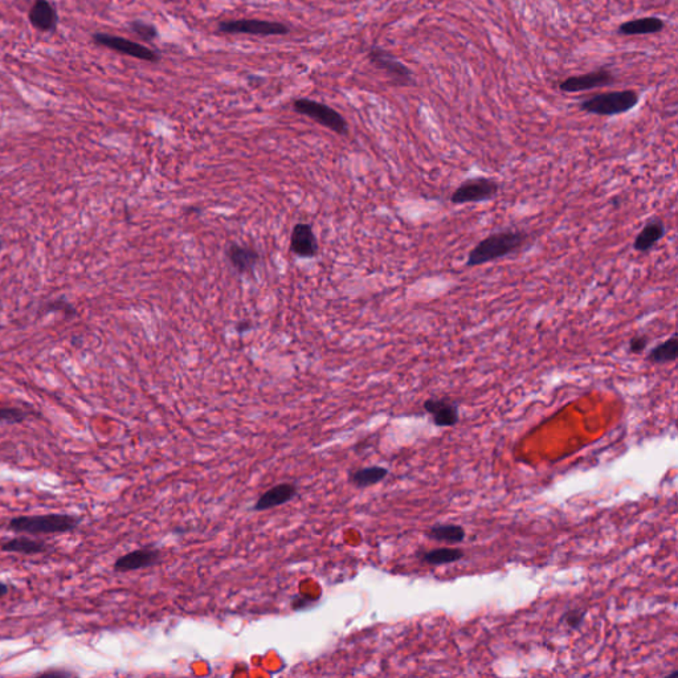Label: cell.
Masks as SVG:
<instances>
[{
    "mask_svg": "<svg viewBox=\"0 0 678 678\" xmlns=\"http://www.w3.org/2000/svg\"><path fill=\"white\" fill-rule=\"evenodd\" d=\"M225 255L229 265L239 274H248L253 272L260 261V255L257 250L236 243L229 244L227 247Z\"/></svg>",
    "mask_w": 678,
    "mask_h": 678,
    "instance_id": "9a60e30c",
    "label": "cell"
},
{
    "mask_svg": "<svg viewBox=\"0 0 678 678\" xmlns=\"http://www.w3.org/2000/svg\"><path fill=\"white\" fill-rule=\"evenodd\" d=\"M418 558L425 564L444 566L461 561L464 558V551L460 548H433L430 551H420Z\"/></svg>",
    "mask_w": 678,
    "mask_h": 678,
    "instance_id": "44dd1931",
    "label": "cell"
},
{
    "mask_svg": "<svg viewBox=\"0 0 678 678\" xmlns=\"http://www.w3.org/2000/svg\"><path fill=\"white\" fill-rule=\"evenodd\" d=\"M640 101V94L635 91H613L599 93L579 104L580 110L588 114L613 117L635 109Z\"/></svg>",
    "mask_w": 678,
    "mask_h": 678,
    "instance_id": "3957f363",
    "label": "cell"
},
{
    "mask_svg": "<svg viewBox=\"0 0 678 678\" xmlns=\"http://www.w3.org/2000/svg\"><path fill=\"white\" fill-rule=\"evenodd\" d=\"M585 617H586V612H583L582 610H571L564 613L563 623L571 629H579L585 622Z\"/></svg>",
    "mask_w": 678,
    "mask_h": 678,
    "instance_id": "484cf974",
    "label": "cell"
},
{
    "mask_svg": "<svg viewBox=\"0 0 678 678\" xmlns=\"http://www.w3.org/2000/svg\"><path fill=\"white\" fill-rule=\"evenodd\" d=\"M529 234L521 229H504L483 237L470 249L465 265L468 268L483 266L486 264L508 257L526 246Z\"/></svg>",
    "mask_w": 678,
    "mask_h": 678,
    "instance_id": "6da1fadb",
    "label": "cell"
},
{
    "mask_svg": "<svg viewBox=\"0 0 678 678\" xmlns=\"http://www.w3.org/2000/svg\"><path fill=\"white\" fill-rule=\"evenodd\" d=\"M93 40L97 45H101V47L109 48L112 51L130 56V57L138 59V60H144V61H149V63H158L160 60L159 53L156 52L154 50L146 47L144 44L134 43L131 40L125 39V38H121V36L98 32V33L93 35Z\"/></svg>",
    "mask_w": 678,
    "mask_h": 678,
    "instance_id": "ba28073f",
    "label": "cell"
},
{
    "mask_svg": "<svg viewBox=\"0 0 678 678\" xmlns=\"http://www.w3.org/2000/svg\"><path fill=\"white\" fill-rule=\"evenodd\" d=\"M613 81L615 77L612 72L607 68H600L598 70H592L586 75L571 76L568 79L563 80L559 84V89L564 93H580L608 86L613 84Z\"/></svg>",
    "mask_w": 678,
    "mask_h": 678,
    "instance_id": "30bf717a",
    "label": "cell"
},
{
    "mask_svg": "<svg viewBox=\"0 0 678 678\" xmlns=\"http://www.w3.org/2000/svg\"><path fill=\"white\" fill-rule=\"evenodd\" d=\"M162 561V551L153 546L137 548L122 557H119L114 562V571L116 573H131L157 566Z\"/></svg>",
    "mask_w": 678,
    "mask_h": 678,
    "instance_id": "9c48e42d",
    "label": "cell"
},
{
    "mask_svg": "<svg viewBox=\"0 0 678 678\" xmlns=\"http://www.w3.org/2000/svg\"><path fill=\"white\" fill-rule=\"evenodd\" d=\"M665 28V23L656 16L639 17L623 23L619 27L617 32L624 36H640V35H653L658 33Z\"/></svg>",
    "mask_w": 678,
    "mask_h": 678,
    "instance_id": "ac0fdd59",
    "label": "cell"
},
{
    "mask_svg": "<svg viewBox=\"0 0 678 678\" xmlns=\"http://www.w3.org/2000/svg\"><path fill=\"white\" fill-rule=\"evenodd\" d=\"M28 17L29 23L41 32H52L59 23L57 11L48 0H35Z\"/></svg>",
    "mask_w": 678,
    "mask_h": 678,
    "instance_id": "2e32d148",
    "label": "cell"
},
{
    "mask_svg": "<svg viewBox=\"0 0 678 678\" xmlns=\"http://www.w3.org/2000/svg\"><path fill=\"white\" fill-rule=\"evenodd\" d=\"M249 324H250V322H240V324H239V326H237V330H239L240 333H244V331H247L249 327H250V325H249Z\"/></svg>",
    "mask_w": 678,
    "mask_h": 678,
    "instance_id": "4dcf8cb0",
    "label": "cell"
},
{
    "mask_svg": "<svg viewBox=\"0 0 678 678\" xmlns=\"http://www.w3.org/2000/svg\"><path fill=\"white\" fill-rule=\"evenodd\" d=\"M467 536V533L462 526L446 523V525H435L428 532V538L437 542L446 543H461Z\"/></svg>",
    "mask_w": 678,
    "mask_h": 678,
    "instance_id": "7402d4cb",
    "label": "cell"
},
{
    "mask_svg": "<svg viewBox=\"0 0 678 678\" xmlns=\"http://www.w3.org/2000/svg\"><path fill=\"white\" fill-rule=\"evenodd\" d=\"M50 312H64V313L68 315V317H75L76 315V309L75 306H72L69 302H66L64 299H60V300H54L52 302H50L48 308H47Z\"/></svg>",
    "mask_w": 678,
    "mask_h": 678,
    "instance_id": "4316f807",
    "label": "cell"
},
{
    "mask_svg": "<svg viewBox=\"0 0 678 678\" xmlns=\"http://www.w3.org/2000/svg\"><path fill=\"white\" fill-rule=\"evenodd\" d=\"M293 109L296 113L313 119L317 123L325 126L329 130L337 133L339 135H346L349 131L347 121L336 109L330 107L329 105L309 100V98H299L294 101Z\"/></svg>",
    "mask_w": 678,
    "mask_h": 678,
    "instance_id": "5b68a950",
    "label": "cell"
},
{
    "mask_svg": "<svg viewBox=\"0 0 678 678\" xmlns=\"http://www.w3.org/2000/svg\"><path fill=\"white\" fill-rule=\"evenodd\" d=\"M315 600L312 596H308V595H297L294 599L292 600V608L294 611H302V610H306L309 607L314 605Z\"/></svg>",
    "mask_w": 678,
    "mask_h": 678,
    "instance_id": "83f0119b",
    "label": "cell"
},
{
    "mask_svg": "<svg viewBox=\"0 0 678 678\" xmlns=\"http://www.w3.org/2000/svg\"><path fill=\"white\" fill-rule=\"evenodd\" d=\"M43 675H45V676H72L73 673H70V672H66V670H61V672L50 670V672H44Z\"/></svg>",
    "mask_w": 678,
    "mask_h": 678,
    "instance_id": "f1b7e54d",
    "label": "cell"
},
{
    "mask_svg": "<svg viewBox=\"0 0 678 678\" xmlns=\"http://www.w3.org/2000/svg\"><path fill=\"white\" fill-rule=\"evenodd\" d=\"M290 250L302 259H313L318 255L319 246L313 227L308 223H297L290 235Z\"/></svg>",
    "mask_w": 678,
    "mask_h": 678,
    "instance_id": "8fae6325",
    "label": "cell"
},
{
    "mask_svg": "<svg viewBox=\"0 0 678 678\" xmlns=\"http://www.w3.org/2000/svg\"><path fill=\"white\" fill-rule=\"evenodd\" d=\"M424 409L432 416L436 427H455L460 421L458 405L448 399H427L424 402Z\"/></svg>",
    "mask_w": 678,
    "mask_h": 678,
    "instance_id": "5bb4252c",
    "label": "cell"
},
{
    "mask_svg": "<svg viewBox=\"0 0 678 678\" xmlns=\"http://www.w3.org/2000/svg\"><path fill=\"white\" fill-rule=\"evenodd\" d=\"M389 476V469L384 467H368L362 469L354 470L349 476V481L358 489H365L382 483Z\"/></svg>",
    "mask_w": 678,
    "mask_h": 678,
    "instance_id": "ffe728a7",
    "label": "cell"
},
{
    "mask_svg": "<svg viewBox=\"0 0 678 678\" xmlns=\"http://www.w3.org/2000/svg\"><path fill=\"white\" fill-rule=\"evenodd\" d=\"M620 202H622L620 199H613V206H615V207H617V206L620 204Z\"/></svg>",
    "mask_w": 678,
    "mask_h": 678,
    "instance_id": "1f68e13d",
    "label": "cell"
},
{
    "mask_svg": "<svg viewBox=\"0 0 678 678\" xmlns=\"http://www.w3.org/2000/svg\"><path fill=\"white\" fill-rule=\"evenodd\" d=\"M28 412L16 407H0V423L16 424L22 423L28 418Z\"/></svg>",
    "mask_w": 678,
    "mask_h": 678,
    "instance_id": "cb8c5ba5",
    "label": "cell"
},
{
    "mask_svg": "<svg viewBox=\"0 0 678 678\" xmlns=\"http://www.w3.org/2000/svg\"><path fill=\"white\" fill-rule=\"evenodd\" d=\"M677 333L675 331L669 338L660 342L647 354V361L653 365L675 363L678 356Z\"/></svg>",
    "mask_w": 678,
    "mask_h": 678,
    "instance_id": "d6986e66",
    "label": "cell"
},
{
    "mask_svg": "<svg viewBox=\"0 0 678 678\" xmlns=\"http://www.w3.org/2000/svg\"><path fill=\"white\" fill-rule=\"evenodd\" d=\"M297 496H299V486L296 483H277L257 498L252 510L266 511L278 506H284L289 502H292Z\"/></svg>",
    "mask_w": 678,
    "mask_h": 678,
    "instance_id": "7c38bea8",
    "label": "cell"
},
{
    "mask_svg": "<svg viewBox=\"0 0 678 678\" xmlns=\"http://www.w3.org/2000/svg\"><path fill=\"white\" fill-rule=\"evenodd\" d=\"M651 339L647 336V334H638V336H633L632 338L629 339L628 342V349H629V352L632 354H642V352L647 350L648 345H649Z\"/></svg>",
    "mask_w": 678,
    "mask_h": 678,
    "instance_id": "d4e9b609",
    "label": "cell"
},
{
    "mask_svg": "<svg viewBox=\"0 0 678 678\" xmlns=\"http://www.w3.org/2000/svg\"><path fill=\"white\" fill-rule=\"evenodd\" d=\"M367 56L370 63L377 66L379 70L384 72L386 76L391 80L392 84L398 86H409L415 84L412 70L405 63L398 60L391 52L374 45L368 50Z\"/></svg>",
    "mask_w": 678,
    "mask_h": 678,
    "instance_id": "52a82bcc",
    "label": "cell"
},
{
    "mask_svg": "<svg viewBox=\"0 0 678 678\" xmlns=\"http://www.w3.org/2000/svg\"><path fill=\"white\" fill-rule=\"evenodd\" d=\"M51 546L44 541L32 539L28 536H16L4 541L0 545V550L4 552L22 554V555H40L50 551Z\"/></svg>",
    "mask_w": 678,
    "mask_h": 678,
    "instance_id": "e0dca14e",
    "label": "cell"
},
{
    "mask_svg": "<svg viewBox=\"0 0 678 678\" xmlns=\"http://www.w3.org/2000/svg\"><path fill=\"white\" fill-rule=\"evenodd\" d=\"M218 31L228 35H252V36H285L290 29L289 27L257 19H237L224 20L218 26Z\"/></svg>",
    "mask_w": 678,
    "mask_h": 678,
    "instance_id": "8992f818",
    "label": "cell"
},
{
    "mask_svg": "<svg viewBox=\"0 0 678 678\" xmlns=\"http://www.w3.org/2000/svg\"><path fill=\"white\" fill-rule=\"evenodd\" d=\"M82 518L66 513H51L40 515H19L8 522L13 533L32 535L64 534L76 530Z\"/></svg>",
    "mask_w": 678,
    "mask_h": 678,
    "instance_id": "7a4b0ae2",
    "label": "cell"
},
{
    "mask_svg": "<svg viewBox=\"0 0 678 678\" xmlns=\"http://www.w3.org/2000/svg\"><path fill=\"white\" fill-rule=\"evenodd\" d=\"M0 248H1V241H0Z\"/></svg>",
    "mask_w": 678,
    "mask_h": 678,
    "instance_id": "d6a6232c",
    "label": "cell"
},
{
    "mask_svg": "<svg viewBox=\"0 0 678 678\" xmlns=\"http://www.w3.org/2000/svg\"><path fill=\"white\" fill-rule=\"evenodd\" d=\"M130 29L140 39L144 40V43L154 41L158 38V31L156 26L142 22V20L131 22Z\"/></svg>",
    "mask_w": 678,
    "mask_h": 678,
    "instance_id": "603a6c76",
    "label": "cell"
},
{
    "mask_svg": "<svg viewBox=\"0 0 678 678\" xmlns=\"http://www.w3.org/2000/svg\"><path fill=\"white\" fill-rule=\"evenodd\" d=\"M666 225L664 220L658 216H653L644 224L639 234L635 237L632 248L636 252L647 255L665 237Z\"/></svg>",
    "mask_w": 678,
    "mask_h": 678,
    "instance_id": "4fadbf2b",
    "label": "cell"
},
{
    "mask_svg": "<svg viewBox=\"0 0 678 678\" xmlns=\"http://www.w3.org/2000/svg\"><path fill=\"white\" fill-rule=\"evenodd\" d=\"M8 592H10V587L4 582H0V598L7 596Z\"/></svg>",
    "mask_w": 678,
    "mask_h": 678,
    "instance_id": "f546056e",
    "label": "cell"
},
{
    "mask_svg": "<svg viewBox=\"0 0 678 678\" xmlns=\"http://www.w3.org/2000/svg\"><path fill=\"white\" fill-rule=\"evenodd\" d=\"M501 191V184L492 178L474 176L460 183L449 197L455 206L480 204L495 200Z\"/></svg>",
    "mask_w": 678,
    "mask_h": 678,
    "instance_id": "277c9868",
    "label": "cell"
}]
</instances>
